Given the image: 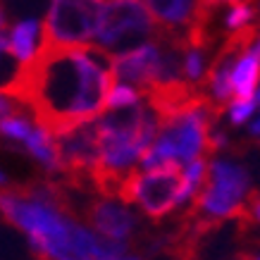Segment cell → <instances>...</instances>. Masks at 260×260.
<instances>
[{
	"instance_id": "20",
	"label": "cell",
	"mask_w": 260,
	"mask_h": 260,
	"mask_svg": "<svg viewBox=\"0 0 260 260\" xmlns=\"http://www.w3.org/2000/svg\"><path fill=\"white\" fill-rule=\"evenodd\" d=\"M246 220H253L260 224V193H251L248 201H246V208H244V215Z\"/></svg>"
},
{
	"instance_id": "23",
	"label": "cell",
	"mask_w": 260,
	"mask_h": 260,
	"mask_svg": "<svg viewBox=\"0 0 260 260\" xmlns=\"http://www.w3.org/2000/svg\"><path fill=\"white\" fill-rule=\"evenodd\" d=\"M255 103H260V86L255 88Z\"/></svg>"
},
{
	"instance_id": "2",
	"label": "cell",
	"mask_w": 260,
	"mask_h": 260,
	"mask_svg": "<svg viewBox=\"0 0 260 260\" xmlns=\"http://www.w3.org/2000/svg\"><path fill=\"white\" fill-rule=\"evenodd\" d=\"M0 215L22 229L43 258H129L126 241H115L74 220L67 191L55 181L0 189Z\"/></svg>"
},
{
	"instance_id": "17",
	"label": "cell",
	"mask_w": 260,
	"mask_h": 260,
	"mask_svg": "<svg viewBox=\"0 0 260 260\" xmlns=\"http://www.w3.org/2000/svg\"><path fill=\"white\" fill-rule=\"evenodd\" d=\"M251 17H253V10L246 5V3H237L234 8L229 10L227 15V29L229 31H239L251 24Z\"/></svg>"
},
{
	"instance_id": "24",
	"label": "cell",
	"mask_w": 260,
	"mask_h": 260,
	"mask_svg": "<svg viewBox=\"0 0 260 260\" xmlns=\"http://www.w3.org/2000/svg\"><path fill=\"white\" fill-rule=\"evenodd\" d=\"M0 184H5V177H3V172H0Z\"/></svg>"
},
{
	"instance_id": "3",
	"label": "cell",
	"mask_w": 260,
	"mask_h": 260,
	"mask_svg": "<svg viewBox=\"0 0 260 260\" xmlns=\"http://www.w3.org/2000/svg\"><path fill=\"white\" fill-rule=\"evenodd\" d=\"M98 139V162H95L91 186L103 196H117L119 184L146 153L160 126V112L143 95L136 105L103 110L93 119Z\"/></svg>"
},
{
	"instance_id": "11",
	"label": "cell",
	"mask_w": 260,
	"mask_h": 260,
	"mask_svg": "<svg viewBox=\"0 0 260 260\" xmlns=\"http://www.w3.org/2000/svg\"><path fill=\"white\" fill-rule=\"evenodd\" d=\"M260 81V48L255 43L241 50L232 70V91L237 98H253Z\"/></svg>"
},
{
	"instance_id": "18",
	"label": "cell",
	"mask_w": 260,
	"mask_h": 260,
	"mask_svg": "<svg viewBox=\"0 0 260 260\" xmlns=\"http://www.w3.org/2000/svg\"><path fill=\"white\" fill-rule=\"evenodd\" d=\"M255 110V98H234L229 105V119L232 124H241L253 115Z\"/></svg>"
},
{
	"instance_id": "7",
	"label": "cell",
	"mask_w": 260,
	"mask_h": 260,
	"mask_svg": "<svg viewBox=\"0 0 260 260\" xmlns=\"http://www.w3.org/2000/svg\"><path fill=\"white\" fill-rule=\"evenodd\" d=\"M158 34L160 24L141 0H103L91 43L108 55H117Z\"/></svg>"
},
{
	"instance_id": "13",
	"label": "cell",
	"mask_w": 260,
	"mask_h": 260,
	"mask_svg": "<svg viewBox=\"0 0 260 260\" xmlns=\"http://www.w3.org/2000/svg\"><path fill=\"white\" fill-rule=\"evenodd\" d=\"M22 146H26L29 155H31L36 162H41L50 174L62 172V162H60V153H57L55 134L48 132L43 124L36 122L31 129V134L26 136V141H24Z\"/></svg>"
},
{
	"instance_id": "12",
	"label": "cell",
	"mask_w": 260,
	"mask_h": 260,
	"mask_svg": "<svg viewBox=\"0 0 260 260\" xmlns=\"http://www.w3.org/2000/svg\"><path fill=\"white\" fill-rule=\"evenodd\" d=\"M10 53L22 64L31 62L43 43V24L39 19H22L8 31Z\"/></svg>"
},
{
	"instance_id": "10",
	"label": "cell",
	"mask_w": 260,
	"mask_h": 260,
	"mask_svg": "<svg viewBox=\"0 0 260 260\" xmlns=\"http://www.w3.org/2000/svg\"><path fill=\"white\" fill-rule=\"evenodd\" d=\"M148 12L155 17L160 29H165L177 36L186 34L205 22V3L203 0H141Z\"/></svg>"
},
{
	"instance_id": "1",
	"label": "cell",
	"mask_w": 260,
	"mask_h": 260,
	"mask_svg": "<svg viewBox=\"0 0 260 260\" xmlns=\"http://www.w3.org/2000/svg\"><path fill=\"white\" fill-rule=\"evenodd\" d=\"M112 81V55L88 46L41 43L31 62L22 64L10 93L31 110L53 134L98 117L105 110Z\"/></svg>"
},
{
	"instance_id": "4",
	"label": "cell",
	"mask_w": 260,
	"mask_h": 260,
	"mask_svg": "<svg viewBox=\"0 0 260 260\" xmlns=\"http://www.w3.org/2000/svg\"><path fill=\"white\" fill-rule=\"evenodd\" d=\"M215 117V103L198 98L186 108L160 119L158 134L141 155V170L162 165H186L189 160L210 150V124Z\"/></svg>"
},
{
	"instance_id": "5",
	"label": "cell",
	"mask_w": 260,
	"mask_h": 260,
	"mask_svg": "<svg viewBox=\"0 0 260 260\" xmlns=\"http://www.w3.org/2000/svg\"><path fill=\"white\" fill-rule=\"evenodd\" d=\"M248 201V172L227 158H217L208 165V174L201 191L191 201V222L196 224L193 234L220 224L227 217H241Z\"/></svg>"
},
{
	"instance_id": "21",
	"label": "cell",
	"mask_w": 260,
	"mask_h": 260,
	"mask_svg": "<svg viewBox=\"0 0 260 260\" xmlns=\"http://www.w3.org/2000/svg\"><path fill=\"white\" fill-rule=\"evenodd\" d=\"M251 134L260 139V115H258V119H253L251 122Z\"/></svg>"
},
{
	"instance_id": "9",
	"label": "cell",
	"mask_w": 260,
	"mask_h": 260,
	"mask_svg": "<svg viewBox=\"0 0 260 260\" xmlns=\"http://www.w3.org/2000/svg\"><path fill=\"white\" fill-rule=\"evenodd\" d=\"M84 220L88 222V227L115 241H126L134 237L139 220L136 215L126 208L124 201H119L115 196H95L88 198L86 208H84Z\"/></svg>"
},
{
	"instance_id": "15",
	"label": "cell",
	"mask_w": 260,
	"mask_h": 260,
	"mask_svg": "<svg viewBox=\"0 0 260 260\" xmlns=\"http://www.w3.org/2000/svg\"><path fill=\"white\" fill-rule=\"evenodd\" d=\"M34 124H36V119L26 117L24 110H17V112H12V115H8V117L0 119V136L8 139V141L24 143L26 136L31 134Z\"/></svg>"
},
{
	"instance_id": "19",
	"label": "cell",
	"mask_w": 260,
	"mask_h": 260,
	"mask_svg": "<svg viewBox=\"0 0 260 260\" xmlns=\"http://www.w3.org/2000/svg\"><path fill=\"white\" fill-rule=\"evenodd\" d=\"M26 105H24L17 95H12L10 91H0V119L8 117V115H12V112L17 110H24Z\"/></svg>"
},
{
	"instance_id": "22",
	"label": "cell",
	"mask_w": 260,
	"mask_h": 260,
	"mask_svg": "<svg viewBox=\"0 0 260 260\" xmlns=\"http://www.w3.org/2000/svg\"><path fill=\"white\" fill-rule=\"evenodd\" d=\"M205 8H213L215 3H246V0H203Z\"/></svg>"
},
{
	"instance_id": "8",
	"label": "cell",
	"mask_w": 260,
	"mask_h": 260,
	"mask_svg": "<svg viewBox=\"0 0 260 260\" xmlns=\"http://www.w3.org/2000/svg\"><path fill=\"white\" fill-rule=\"evenodd\" d=\"M103 0H53L43 22L46 46H88L93 41Z\"/></svg>"
},
{
	"instance_id": "14",
	"label": "cell",
	"mask_w": 260,
	"mask_h": 260,
	"mask_svg": "<svg viewBox=\"0 0 260 260\" xmlns=\"http://www.w3.org/2000/svg\"><path fill=\"white\" fill-rule=\"evenodd\" d=\"M22 62L10 53L8 43V15L0 5V91H12L17 77H19Z\"/></svg>"
},
{
	"instance_id": "6",
	"label": "cell",
	"mask_w": 260,
	"mask_h": 260,
	"mask_svg": "<svg viewBox=\"0 0 260 260\" xmlns=\"http://www.w3.org/2000/svg\"><path fill=\"white\" fill-rule=\"evenodd\" d=\"M184 165H162L153 170H132L119 184L117 196L126 205L136 203L153 220H160L172 210L193 201V193L184 179Z\"/></svg>"
},
{
	"instance_id": "16",
	"label": "cell",
	"mask_w": 260,
	"mask_h": 260,
	"mask_svg": "<svg viewBox=\"0 0 260 260\" xmlns=\"http://www.w3.org/2000/svg\"><path fill=\"white\" fill-rule=\"evenodd\" d=\"M143 98V93L132 84L124 81H112L110 91H108V101H105V110H117V108H129Z\"/></svg>"
}]
</instances>
